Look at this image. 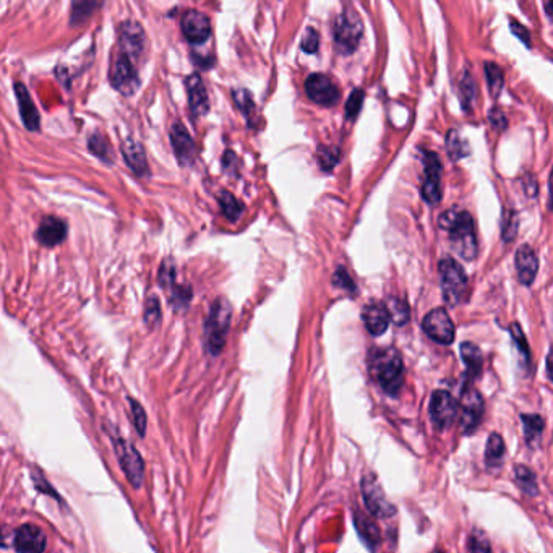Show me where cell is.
I'll list each match as a JSON object with an SVG mask.
<instances>
[{"mask_svg": "<svg viewBox=\"0 0 553 553\" xmlns=\"http://www.w3.org/2000/svg\"><path fill=\"white\" fill-rule=\"evenodd\" d=\"M369 370L374 380L389 396H396L404 383V362L396 347L372 349Z\"/></svg>", "mask_w": 553, "mask_h": 553, "instance_id": "cell-1", "label": "cell"}, {"mask_svg": "<svg viewBox=\"0 0 553 553\" xmlns=\"http://www.w3.org/2000/svg\"><path fill=\"white\" fill-rule=\"evenodd\" d=\"M440 228L447 230L451 240V245L464 259H474L477 257L479 245L476 235V225L474 219L467 211L453 208L445 211L440 216Z\"/></svg>", "mask_w": 553, "mask_h": 553, "instance_id": "cell-2", "label": "cell"}, {"mask_svg": "<svg viewBox=\"0 0 553 553\" xmlns=\"http://www.w3.org/2000/svg\"><path fill=\"white\" fill-rule=\"evenodd\" d=\"M233 317V307L225 298H218L213 303L210 317L205 323V342L206 349L213 355H218L223 351Z\"/></svg>", "mask_w": 553, "mask_h": 553, "instance_id": "cell-3", "label": "cell"}, {"mask_svg": "<svg viewBox=\"0 0 553 553\" xmlns=\"http://www.w3.org/2000/svg\"><path fill=\"white\" fill-rule=\"evenodd\" d=\"M440 278L445 302L451 307L459 306L467 291V274L454 258L447 257L440 262Z\"/></svg>", "mask_w": 553, "mask_h": 553, "instance_id": "cell-4", "label": "cell"}, {"mask_svg": "<svg viewBox=\"0 0 553 553\" xmlns=\"http://www.w3.org/2000/svg\"><path fill=\"white\" fill-rule=\"evenodd\" d=\"M109 78L112 86L123 96H132L137 93V89L140 88L138 72L133 67L132 59H130L125 52H122V50H118L114 57H112Z\"/></svg>", "mask_w": 553, "mask_h": 553, "instance_id": "cell-5", "label": "cell"}, {"mask_svg": "<svg viewBox=\"0 0 553 553\" xmlns=\"http://www.w3.org/2000/svg\"><path fill=\"white\" fill-rule=\"evenodd\" d=\"M114 445L116 454L118 461H121V466L123 472H125L128 482L132 484L135 488H140L145 479V464L142 456L135 449L133 445H130L125 440L116 438Z\"/></svg>", "mask_w": 553, "mask_h": 553, "instance_id": "cell-6", "label": "cell"}, {"mask_svg": "<svg viewBox=\"0 0 553 553\" xmlns=\"http://www.w3.org/2000/svg\"><path fill=\"white\" fill-rule=\"evenodd\" d=\"M422 161H424L425 169L424 184H422V199L428 205H437L442 200V162L432 151H424Z\"/></svg>", "mask_w": 553, "mask_h": 553, "instance_id": "cell-7", "label": "cell"}, {"mask_svg": "<svg viewBox=\"0 0 553 553\" xmlns=\"http://www.w3.org/2000/svg\"><path fill=\"white\" fill-rule=\"evenodd\" d=\"M306 93L310 101H313L315 104L323 107L336 106L341 98L337 84L333 82L330 77L323 75V73H312V75L307 78Z\"/></svg>", "mask_w": 553, "mask_h": 553, "instance_id": "cell-8", "label": "cell"}, {"mask_svg": "<svg viewBox=\"0 0 553 553\" xmlns=\"http://www.w3.org/2000/svg\"><path fill=\"white\" fill-rule=\"evenodd\" d=\"M459 412V404L448 391L438 389L432 394L430 399V417L435 428L438 430H447L451 427Z\"/></svg>", "mask_w": 553, "mask_h": 553, "instance_id": "cell-9", "label": "cell"}, {"mask_svg": "<svg viewBox=\"0 0 553 553\" xmlns=\"http://www.w3.org/2000/svg\"><path fill=\"white\" fill-rule=\"evenodd\" d=\"M362 495L369 511L376 518L393 516L396 511V508L388 501L375 474H367L362 479Z\"/></svg>", "mask_w": 553, "mask_h": 553, "instance_id": "cell-10", "label": "cell"}, {"mask_svg": "<svg viewBox=\"0 0 553 553\" xmlns=\"http://www.w3.org/2000/svg\"><path fill=\"white\" fill-rule=\"evenodd\" d=\"M422 328L432 337L433 341L440 344H451L454 341L456 330L453 320L449 318L445 308H433L422 320Z\"/></svg>", "mask_w": 553, "mask_h": 553, "instance_id": "cell-11", "label": "cell"}, {"mask_svg": "<svg viewBox=\"0 0 553 553\" xmlns=\"http://www.w3.org/2000/svg\"><path fill=\"white\" fill-rule=\"evenodd\" d=\"M333 35H335V41L342 52L351 54L359 46L360 36H362V25L357 18H354L351 15L342 13L337 16L333 26Z\"/></svg>", "mask_w": 553, "mask_h": 553, "instance_id": "cell-12", "label": "cell"}, {"mask_svg": "<svg viewBox=\"0 0 553 553\" xmlns=\"http://www.w3.org/2000/svg\"><path fill=\"white\" fill-rule=\"evenodd\" d=\"M461 425L462 432L471 433L481 424L484 415V399L476 388L467 385L461 393Z\"/></svg>", "mask_w": 553, "mask_h": 553, "instance_id": "cell-13", "label": "cell"}, {"mask_svg": "<svg viewBox=\"0 0 553 553\" xmlns=\"http://www.w3.org/2000/svg\"><path fill=\"white\" fill-rule=\"evenodd\" d=\"M118 44H121V50L125 52L130 59H137L143 54L146 36L145 31L140 23L133 20H127L118 26Z\"/></svg>", "mask_w": 553, "mask_h": 553, "instance_id": "cell-14", "label": "cell"}, {"mask_svg": "<svg viewBox=\"0 0 553 553\" xmlns=\"http://www.w3.org/2000/svg\"><path fill=\"white\" fill-rule=\"evenodd\" d=\"M182 33L190 44H203L211 35L210 18L199 10H189L182 16Z\"/></svg>", "mask_w": 553, "mask_h": 553, "instance_id": "cell-15", "label": "cell"}, {"mask_svg": "<svg viewBox=\"0 0 553 553\" xmlns=\"http://www.w3.org/2000/svg\"><path fill=\"white\" fill-rule=\"evenodd\" d=\"M171 143L180 166H190L195 160L196 148H195L194 138L190 137L187 128H185L180 122L174 123L171 128Z\"/></svg>", "mask_w": 553, "mask_h": 553, "instance_id": "cell-16", "label": "cell"}, {"mask_svg": "<svg viewBox=\"0 0 553 553\" xmlns=\"http://www.w3.org/2000/svg\"><path fill=\"white\" fill-rule=\"evenodd\" d=\"M362 320L365 328L369 330L370 335L380 336L388 330L391 323V317L385 303L381 302H370L367 303L362 310Z\"/></svg>", "mask_w": 553, "mask_h": 553, "instance_id": "cell-17", "label": "cell"}, {"mask_svg": "<svg viewBox=\"0 0 553 553\" xmlns=\"http://www.w3.org/2000/svg\"><path fill=\"white\" fill-rule=\"evenodd\" d=\"M185 86H187V93H189V104H190V111L195 117H201L205 116L208 111H210V99H208V93L205 84H203L201 77L199 73H194L187 78L185 82Z\"/></svg>", "mask_w": 553, "mask_h": 553, "instance_id": "cell-18", "label": "cell"}, {"mask_svg": "<svg viewBox=\"0 0 553 553\" xmlns=\"http://www.w3.org/2000/svg\"><path fill=\"white\" fill-rule=\"evenodd\" d=\"M515 263H516L518 278L521 281V284L524 286L532 284L539 271V259L537 255H535V252L532 250V247L523 245L519 248L516 252Z\"/></svg>", "mask_w": 553, "mask_h": 553, "instance_id": "cell-19", "label": "cell"}, {"mask_svg": "<svg viewBox=\"0 0 553 553\" xmlns=\"http://www.w3.org/2000/svg\"><path fill=\"white\" fill-rule=\"evenodd\" d=\"M122 153H123V160H125L127 166L132 169L133 174H137L140 177L148 176L150 166L142 143L133 138H128L125 140V143L122 145Z\"/></svg>", "mask_w": 553, "mask_h": 553, "instance_id": "cell-20", "label": "cell"}, {"mask_svg": "<svg viewBox=\"0 0 553 553\" xmlns=\"http://www.w3.org/2000/svg\"><path fill=\"white\" fill-rule=\"evenodd\" d=\"M15 96L16 103L20 106V114L21 118H23L25 127L30 130V132H38L41 118H39V112L23 83H15Z\"/></svg>", "mask_w": 553, "mask_h": 553, "instance_id": "cell-21", "label": "cell"}, {"mask_svg": "<svg viewBox=\"0 0 553 553\" xmlns=\"http://www.w3.org/2000/svg\"><path fill=\"white\" fill-rule=\"evenodd\" d=\"M15 549L18 552H43L46 550V535L33 524L21 526L15 537Z\"/></svg>", "mask_w": 553, "mask_h": 553, "instance_id": "cell-22", "label": "cell"}, {"mask_svg": "<svg viewBox=\"0 0 553 553\" xmlns=\"http://www.w3.org/2000/svg\"><path fill=\"white\" fill-rule=\"evenodd\" d=\"M67 235V224L59 218L48 216L43 219L38 229V240L46 247H54L64 242Z\"/></svg>", "mask_w": 553, "mask_h": 553, "instance_id": "cell-23", "label": "cell"}, {"mask_svg": "<svg viewBox=\"0 0 553 553\" xmlns=\"http://www.w3.org/2000/svg\"><path fill=\"white\" fill-rule=\"evenodd\" d=\"M354 523L357 527V532L360 535L369 549H376L380 545V530H378L376 524L372 521V518L364 515L362 511L354 513Z\"/></svg>", "mask_w": 553, "mask_h": 553, "instance_id": "cell-24", "label": "cell"}, {"mask_svg": "<svg viewBox=\"0 0 553 553\" xmlns=\"http://www.w3.org/2000/svg\"><path fill=\"white\" fill-rule=\"evenodd\" d=\"M461 355H462V360H464L467 374H469L472 378L481 375L482 365H484V355L481 349L472 342H464L461 346Z\"/></svg>", "mask_w": 553, "mask_h": 553, "instance_id": "cell-25", "label": "cell"}, {"mask_svg": "<svg viewBox=\"0 0 553 553\" xmlns=\"http://www.w3.org/2000/svg\"><path fill=\"white\" fill-rule=\"evenodd\" d=\"M505 458V442L498 433H492L485 449V462L488 467H498Z\"/></svg>", "mask_w": 553, "mask_h": 553, "instance_id": "cell-26", "label": "cell"}, {"mask_svg": "<svg viewBox=\"0 0 553 553\" xmlns=\"http://www.w3.org/2000/svg\"><path fill=\"white\" fill-rule=\"evenodd\" d=\"M103 0H72V25H82L91 16Z\"/></svg>", "mask_w": 553, "mask_h": 553, "instance_id": "cell-27", "label": "cell"}, {"mask_svg": "<svg viewBox=\"0 0 553 553\" xmlns=\"http://www.w3.org/2000/svg\"><path fill=\"white\" fill-rule=\"evenodd\" d=\"M447 151L451 160L458 161L461 157H464L469 155V145L461 135L456 132V130H449L447 135Z\"/></svg>", "mask_w": 553, "mask_h": 553, "instance_id": "cell-28", "label": "cell"}, {"mask_svg": "<svg viewBox=\"0 0 553 553\" xmlns=\"http://www.w3.org/2000/svg\"><path fill=\"white\" fill-rule=\"evenodd\" d=\"M515 481L518 484V487L521 488L524 493L527 495L537 493V479H535V474L530 469H527V467L524 466L515 467Z\"/></svg>", "mask_w": 553, "mask_h": 553, "instance_id": "cell-29", "label": "cell"}, {"mask_svg": "<svg viewBox=\"0 0 553 553\" xmlns=\"http://www.w3.org/2000/svg\"><path fill=\"white\" fill-rule=\"evenodd\" d=\"M523 427H524V435H526V442L532 445L537 442L544 430V419L540 415L535 414H524L523 417Z\"/></svg>", "mask_w": 553, "mask_h": 553, "instance_id": "cell-30", "label": "cell"}, {"mask_svg": "<svg viewBox=\"0 0 553 553\" xmlns=\"http://www.w3.org/2000/svg\"><path fill=\"white\" fill-rule=\"evenodd\" d=\"M218 200H219V205H221L224 216L233 223L237 221L242 214V205L237 201L235 196L233 194H229V191H221L218 196Z\"/></svg>", "mask_w": 553, "mask_h": 553, "instance_id": "cell-31", "label": "cell"}, {"mask_svg": "<svg viewBox=\"0 0 553 553\" xmlns=\"http://www.w3.org/2000/svg\"><path fill=\"white\" fill-rule=\"evenodd\" d=\"M485 77H487L490 93H492L493 98H496V96L501 93V89H503V70L496 64H493V62H490V64L487 62V64H485Z\"/></svg>", "mask_w": 553, "mask_h": 553, "instance_id": "cell-32", "label": "cell"}, {"mask_svg": "<svg viewBox=\"0 0 553 553\" xmlns=\"http://www.w3.org/2000/svg\"><path fill=\"white\" fill-rule=\"evenodd\" d=\"M89 143V150L91 153L99 157L101 161L111 162L112 161V151H111V145L107 142V138L103 137L99 132H94L91 137L88 140Z\"/></svg>", "mask_w": 553, "mask_h": 553, "instance_id": "cell-33", "label": "cell"}, {"mask_svg": "<svg viewBox=\"0 0 553 553\" xmlns=\"http://www.w3.org/2000/svg\"><path fill=\"white\" fill-rule=\"evenodd\" d=\"M388 312H389V317H391V321H394L396 325H406L409 320V307L408 303H406L404 301H399V298H393V301H389V303L386 306Z\"/></svg>", "mask_w": 553, "mask_h": 553, "instance_id": "cell-34", "label": "cell"}, {"mask_svg": "<svg viewBox=\"0 0 553 553\" xmlns=\"http://www.w3.org/2000/svg\"><path fill=\"white\" fill-rule=\"evenodd\" d=\"M341 151L336 146H320L318 148V162L323 171H331L337 162H340Z\"/></svg>", "mask_w": 553, "mask_h": 553, "instance_id": "cell-35", "label": "cell"}, {"mask_svg": "<svg viewBox=\"0 0 553 553\" xmlns=\"http://www.w3.org/2000/svg\"><path fill=\"white\" fill-rule=\"evenodd\" d=\"M459 94H461V103L466 111H469L474 98H476V84L472 82V77L469 73H464L459 82Z\"/></svg>", "mask_w": 553, "mask_h": 553, "instance_id": "cell-36", "label": "cell"}, {"mask_svg": "<svg viewBox=\"0 0 553 553\" xmlns=\"http://www.w3.org/2000/svg\"><path fill=\"white\" fill-rule=\"evenodd\" d=\"M234 99L242 114L247 118H252L253 112H255V103H253L250 93L247 89H237V91H234Z\"/></svg>", "mask_w": 553, "mask_h": 553, "instance_id": "cell-37", "label": "cell"}, {"mask_svg": "<svg viewBox=\"0 0 553 553\" xmlns=\"http://www.w3.org/2000/svg\"><path fill=\"white\" fill-rule=\"evenodd\" d=\"M362 104H364V91H362V89H354L352 94L349 96V99H347V103H346V116H347V118H351V121H354V118L359 116L360 109H362Z\"/></svg>", "mask_w": 553, "mask_h": 553, "instance_id": "cell-38", "label": "cell"}, {"mask_svg": "<svg viewBox=\"0 0 553 553\" xmlns=\"http://www.w3.org/2000/svg\"><path fill=\"white\" fill-rule=\"evenodd\" d=\"M320 46V35L313 28H308L306 36L302 39V50L307 54H315Z\"/></svg>", "mask_w": 553, "mask_h": 553, "instance_id": "cell-39", "label": "cell"}, {"mask_svg": "<svg viewBox=\"0 0 553 553\" xmlns=\"http://www.w3.org/2000/svg\"><path fill=\"white\" fill-rule=\"evenodd\" d=\"M130 404H132V409H133V420H135V427H137V430L140 435H145L146 433V414L142 406H140L137 401L135 399H130Z\"/></svg>", "mask_w": 553, "mask_h": 553, "instance_id": "cell-40", "label": "cell"}, {"mask_svg": "<svg viewBox=\"0 0 553 553\" xmlns=\"http://www.w3.org/2000/svg\"><path fill=\"white\" fill-rule=\"evenodd\" d=\"M469 550L471 552H490V542L482 532L474 530V534L471 535V540H469Z\"/></svg>", "mask_w": 553, "mask_h": 553, "instance_id": "cell-41", "label": "cell"}, {"mask_svg": "<svg viewBox=\"0 0 553 553\" xmlns=\"http://www.w3.org/2000/svg\"><path fill=\"white\" fill-rule=\"evenodd\" d=\"M518 233V219H516V213H511L505 216V223H503V239L506 242H510L511 239H515Z\"/></svg>", "mask_w": 553, "mask_h": 553, "instance_id": "cell-42", "label": "cell"}, {"mask_svg": "<svg viewBox=\"0 0 553 553\" xmlns=\"http://www.w3.org/2000/svg\"><path fill=\"white\" fill-rule=\"evenodd\" d=\"M510 331H511V336H513V340H515V342L518 344L519 351H521V352H523V355H524V357H527V360H529V347H527L526 337H524L523 331H521V326H519L518 323L511 325Z\"/></svg>", "mask_w": 553, "mask_h": 553, "instance_id": "cell-43", "label": "cell"}, {"mask_svg": "<svg viewBox=\"0 0 553 553\" xmlns=\"http://www.w3.org/2000/svg\"><path fill=\"white\" fill-rule=\"evenodd\" d=\"M510 26H511V33L515 35L519 41H523L526 46H530V35L527 31V28H524L519 21H515L511 20L510 21Z\"/></svg>", "mask_w": 553, "mask_h": 553, "instance_id": "cell-44", "label": "cell"}, {"mask_svg": "<svg viewBox=\"0 0 553 553\" xmlns=\"http://www.w3.org/2000/svg\"><path fill=\"white\" fill-rule=\"evenodd\" d=\"M351 278H349V274L346 273V271H344V269H337L336 271V274H335V278H333V283H335L336 286H341V287H344V289H349V291H355V286L351 283Z\"/></svg>", "mask_w": 553, "mask_h": 553, "instance_id": "cell-45", "label": "cell"}, {"mask_svg": "<svg viewBox=\"0 0 553 553\" xmlns=\"http://www.w3.org/2000/svg\"><path fill=\"white\" fill-rule=\"evenodd\" d=\"M488 118H490V122H492L496 128L501 130V128L506 127V118L503 116V112H501L500 109H492V111H490Z\"/></svg>", "mask_w": 553, "mask_h": 553, "instance_id": "cell-46", "label": "cell"}]
</instances>
